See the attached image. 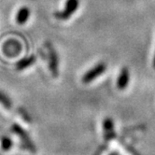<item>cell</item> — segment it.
I'll use <instances>...</instances> for the list:
<instances>
[{
	"label": "cell",
	"instance_id": "cell-7",
	"mask_svg": "<svg viewBox=\"0 0 155 155\" xmlns=\"http://www.w3.org/2000/svg\"><path fill=\"white\" fill-rule=\"evenodd\" d=\"M36 60H37V58H36V56H34V55H30L28 57L21 59L16 64V69L19 71L24 70V69L29 68V66H31L32 64H34Z\"/></svg>",
	"mask_w": 155,
	"mask_h": 155
},
{
	"label": "cell",
	"instance_id": "cell-8",
	"mask_svg": "<svg viewBox=\"0 0 155 155\" xmlns=\"http://www.w3.org/2000/svg\"><path fill=\"white\" fill-rule=\"evenodd\" d=\"M30 16V9L27 7L21 8L16 14V21L19 25H24L28 21Z\"/></svg>",
	"mask_w": 155,
	"mask_h": 155
},
{
	"label": "cell",
	"instance_id": "cell-11",
	"mask_svg": "<svg viewBox=\"0 0 155 155\" xmlns=\"http://www.w3.org/2000/svg\"><path fill=\"white\" fill-rule=\"evenodd\" d=\"M0 146H1L2 150L4 151H8L13 146V142L12 138H9L8 137H2L0 139Z\"/></svg>",
	"mask_w": 155,
	"mask_h": 155
},
{
	"label": "cell",
	"instance_id": "cell-6",
	"mask_svg": "<svg viewBox=\"0 0 155 155\" xmlns=\"http://www.w3.org/2000/svg\"><path fill=\"white\" fill-rule=\"evenodd\" d=\"M129 83V71L127 68H124L120 70L117 81V87L120 90H124Z\"/></svg>",
	"mask_w": 155,
	"mask_h": 155
},
{
	"label": "cell",
	"instance_id": "cell-10",
	"mask_svg": "<svg viewBox=\"0 0 155 155\" xmlns=\"http://www.w3.org/2000/svg\"><path fill=\"white\" fill-rule=\"evenodd\" d=\"M0 105L7 110H10L12 108V103L10 101L9 97L6 94H4L1 90H0Z\"/></svg>",
	"mask_w": 155,
	"mask_h": 155
},
{
	"label": "cell",
	"instance_id": "cell-3",
	"mask_svg": "<svg viewBox=\"0 0 155 155\" xmlns=\"http://www.w3.org/2000/svg\"><path fill=\"white\" fill-rule=\"evenodd\" d=\"M12 131L14 133V134H16L18 137H19V138L21 140V142H23V144L28 149V150H30L32 152H35V150H36V149H35V147H34V144H33V142L31 141V139L29 138V137H28V134L27 133L21 128L20 125H18V124H13L12 126Z\"/></svg>",
	"mask_w": 155,
	"mask_h": 155
},
{
	"label": "cell",
	"instance_id": "cell-4",
	"mask_svg": "<svg viewBox=\"0 0 155 155\" xmlns=\"http://www.w3.org/2000/svg\"><path fill=\"white\" fill-rule=\"evenodd\" d=\"M47 48L49 51V66L50 70L54 78H57L59 75V62H58V55L51 46V44H47Z\"/></svg>",
	"mask_w": 155,
	"mask_h": 155
},
{
	"label": "cell",
	"instance_id": "cell-13",
	"mask_svg": "<svg viewBox=\"0 0 155 155\" xmlns=\"http://www.w3.org/2000/svg\"><path fill=\"white\" fill-rule=\"evenodd\" d=\"M153 68H155V56H154V58H153Z\"/></svg>",
	"mask_w": 155,
	"mask_h": 155
},
{
	"label": "cell",
	"instance_id": "cell-9",
	"mask_svg": "<svg viewBox=\"0 0 155 155\" xmlns=\"http://www.w3.org/2000/svg\"><path fill=\"white\" fill-rule=\"evenodd\" d=\"M104 129L106 132V137L107 139H110L114 136V125H113V121L111 119H106L104 121Z\"/></svg>",
	"mask_w": 155,
	"mask_h": 155
},
{
	"label": "cell",
	"instance_id": "cell-12",
	"mask_svg": "<svg viewBox=\"0 0 155 155\" xmlns=\"http://www.w3.org/2000/svg\"><path fill=\"white\" fill-rule=\"evenodd\" d=\"M19 113L21 114V117L24 118V120H26V121H28V123H29V121H30V119H29V117L26 115V113L24 111L23 109H19Z\"/></svg>",
	"mask_w": 155,
	"mask_h": 155
},
{
	"label": "cell",
	"instance_id": "cell-1",
	"mask_svg": "<svg viewBox=\"0 0 155 155\" xmlns=\"http://www.w3.org/2000/svg\"><path fill=\"white\" fill-rule=\"evenodd\" d=\"M80 1L79 0H68L65 4V8L63 12H56L54 15L59 20H68L70 18L72 14L76 12V10L79 8Z\"/></svg>",
	"mask_w": 155,
	"mask_h": 155
},
{
	"label": "cell",
	"instance_id": "cell-5",
	"mask_svg": "<svg viewBox=\"0 0 155 155\" xmlns=\"http://www.w3.org/2000/svg\"><path fill=\"white\" fill-rule=\"evenodd\" d=\"M4 52L8 55V56L12 57V56H16L18 53L21 51V44L16 41V40H8L4 44Z\"/></svg>",
	"mask_w": 155,
	"mask_h": 155
},
{
	"label": "cell",
	"instance_id": "cell-2",
	"mask_svg": "<svg viewBox=\"0 0 155 155\" xmlns=\"http://www.w3.org/2000/svg\"><path fill=\"white\" fill-rule=\"evenodd\" d=\"M107 69V65L105 63H99L98 64H96L95 66H94L93 68H91L88 72H86L83 77H82V81L84 83H89L93 81H94L95 79L102 75Z\"/></svg>",
	"mask_w": 155,
	"mask_h": 155
}]
</instances>
